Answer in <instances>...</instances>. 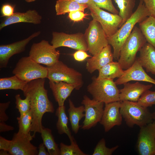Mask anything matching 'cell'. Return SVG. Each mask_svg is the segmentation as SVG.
Here are the masks:
<instances>
[{
  "label": "cell",
  "instance_id": "4",
  "mask_svg": "<svg viewBox=\"0 0 155 155\" xmlns=\"http://www.w3.org/2000/svg\"><path fill=\"white\" fill-rule=\"evenodd\" d=\"M87 87L88 92L93 99L105 104L120 101V90L113 80L98 79L95 76Z\"/></svg>",
  "mask_w": 155,
  "mask_h": 155
},
{
  "label": "cell",
  "instance_id": "34",
  "mask_svg": "<svg viewBox=\"0 0 155 155\" xmlns=\"http://www.w3.org/2000/svg\"><path fill=\"white\" fill-rule=\"evenodd\" d=\"M117 145L113 147L109 148L106 147L105 140L102 138L96 146L92 155H111L118 148Z\"/></svg>",
  "mask_w": 155,
  "mask_h": 155
},
{
  "label": "cell",
  "instance_id": "19",
  "mask_svg": "<svg viewBox=\"0 0 155 155\" xmlns=\"http://www.w3.org/2000/svg\"><path fill=\"white\" fill-rule=\"evenodd\" d=\"M124 84L123 88L120 90L119 100L121 102H137L142 94L153 86L152 84L144 85L137 82L134 83L128 82Z\"/></svg>",
  "mask_w": 155,
  "mask_h": 155
},
{
  "label": "cell",
  "instance_id": "13",
  "mask_svg": "<svg viewBox=\"0 0 155 155\" xmlns=\"http://www.w3.org/2000/svg\"><path fill=\"white\" fill-rule=\"evenodd\" d=\"M137 148L140 155H155V121L140 127Z\"/></svg>",
  "mask_w": 155,
  "mask_h": 155
},
{
  "label": "cell",
  "instance_id": "47",
  "mask_svg": "<svg viewBox=\"0 0 155 155\" xmlns=\"http://www.w3.org/2000/svg\"><path fill=\"white\" fill-rule=\"evenodd\" d=\"M26 2L28 3H31L34 2L36 0H24Z\"/></svg>",
  "mask_w": 155,
  "mask_h": 155
},
{
  "label": "cell",
  "instance_id": "44",
  "mask_svg": "<svg viewBox=\"0 0 155 155\" xmlns=\"http://www.w3.org/2000/svg\"><path fill=\"white\" fill-rule=\"evenodd\" d=\"M45 146L43 143H41L38 146V155H49L48 152L45 149Z\"/></svg>",
  "mask_w": 155,
  "mask_h": 155
},
{
  "label": "cell",
  "instance_id": "29",
  "mask_svg": "<svg viewBox=\"0 0 155 155\" xmlns=\"http://www.w3.org/2000/svg\"><path fill=\"white\" fill-rule=\"evenodd\" d=\"M28 82L23 80L16 75L0 79V90H24Z\"/></svg>",
  "mask_w": 155,
  "mask_h": 155
},
{
  "label": "cell",
  "instance_id": "16",
  "mask_svg": "<svg viewBox=\"0 0 155 155\" xmlns=\"http://www.w3.org/2000/svg\"><path fill=\"white\" fill-rule=\"evenodd\" d=\"M121 102L119 101L105 104L102 115L100 122L105 132L115 126L122 124V117L120 112Z\"/></svg>",
  "mask_w": 155,
  "mask_h": 155
},
{
  "label": "cell",
  "instance_id": "1",
  "mask_svg": "<svg viewBox=\"0 0 155 155\" xmlns=\"http://www.w3.org/2000/svg\"><path fill=\"white\" fill-rule=\"evenodd\" d=\"M45 78L38 79L28 82L22 91L24 94H28L30 98V111L33 120L31 131L34 134L40 133L44 127L42 119L46 113H53L55 109L49 99L48 91L44 88Z\"/></svg>",
  "mask_w": 155,
  "mask_h": 155
},
{
  "label": "cell",
  "instance_id": "2",
  "mask_svg": "<svg viewBox=\"0 0 155 155\" xmlns=\"http://www.w3.org/2000/svg\"><path fill=\"white\" fill-rule=\"evenodd\" d=\"M150 14L145 7L142 0H140L139 5L131 16L119 28L116 33L107 37L109 44L113 49L114 58L118 60L122 47L135 25L139 23Z\"/></svg>",
  "mask_w": 155,
  "mask_h": 155
},
{
  "label": "cell",
  "instance_id": "20",
  "mask_svg": "<svg viewBox=\"0 0 155 155\" xmlns=\"http://www.w3.org/2000/svg\"><path fill=\"white\" fill-rule=\"evenodd\" d=\"M113 58L111 46L108 44L99 53L86 60V69L88 72L92 73L113 61Z\"/></svg>",
  "mask_w": 155,
  "mask_h": 155
},
{
  "label": "cell",
  "instance_id": "38",
  "mask_svg": "<svg viewBox=\"0 0 155 155\" xmlns=\"http://www.w3.org/2000/svg\"><path fill=\"white\" fill-rule=\"evenodd\" d=\"M15 6L7 3L3 4L1 7V17H9L14 13Z\"/></svg>",
  "mask_w": 155,
  "mask_h": 155
},
{
  "label": "cell",
  "instance_id": "8",
  "mask_svg": "<svg viewBox=\"0 0 155 155\" xmlns=\"http://www.w3.org/2000/svg\"><path fill=\"white\" fill-rule=\"evenodd\" d=\"M88 5L93 19L100 24L107 37L115 34L122 25V19L118 14L103 10L91 0Z\"/></svg>",
  "mask_w": 155,
  "mask_h": 155
},
{
  "label": "cell",
  "instance_id": "30",
  "mask_svg": "<svg viewBox=\"0 0 155 155\" xmlns=\"http://www.w3.org/2000/svg\"><path fill=\"white\" fill-rule=\"evenodd\" d=\"M119 9L118 15L122 18L123 24L132 15L135 0H114Z\"/></svg>",
  "mask_w": 155,
  "mask_h": 155
},
{
  "label": "cell",
  "instance_id": "18",
  "mask_svg": "<svg viewBox=\"0 0 155 155\" xmlns=\"http://www.w3.org/2000/svg\"><path fill=\"white\" fill-rule=\"evenodd\" d=\"M42 17L35 10L29 9L24 12H16L6 17L0 24V30L8 26L17 23L24 22L38 24L41 22Z\"/></svg>",
  "mask_w": 155,
  "mask_h": 155
},
{
  "label": "cell",
  "instance_id": "22",
  "mask_svg": "<svg viewBox=\"0 0 155 155\" xmlns=\"http://www.w3.org/2000/svg\"><path fill=\"white\" fill-rule=\"evenodd\" d=\"M49 84L59 106L64 105L65 101L75 89L73 85L63 82H54L49 81Z\"/></svg>",
  "mask_w": 155,
  "mask_h": 155
},
{
  "label": "cell",
  "instance_id": "32",
  "mask_svg": "<svg viewBox=\"0 0 155 155\" xmlns=\"http://www.w3.org/2000/svg\"><path fill=\"white\" fill-rule=\"evenodd\" d=\"M70 144H60V155H87L80 148L74 139L70 141Z\"/></svg>",
  "mask_w": 155,
  "mask_h": 155
},
{
  "label": "cell",
  "instance_id": "24",
  "mask_svg": "<svg viewBox=\"0 0 155 155\" xmlns=\"http://www.w3.org/2000/svg\"><path fill=\"white\" fill-rule=\"evenodd\" d=\"M147 42L155 49V17L150 16L139 23Z\"/></svg>",
  "mask_w": 155,
  "mask_h": 155
},
{
  "label": "cell",
  "instance_id": "27",
  "mask_svg": "<svg viewBox=\"0 0 155 155\" xmlns=\"http://www.w3.org/2000/svg\"><path fill=\"white\" fill-rule=\"evenodd\" d=\"M55 115L58 117L56 127L58 133L60 134H66L70 141L74 139L68 126V119L65 112V106H59L56 111Z\"/></svg>",
  "mask_w": 155,
  "mask_h": 155
},
{
  "label": "cell",
  "instance_id": "31",
  "mask_svg": "<svg viewBox=\"0 0 155 155\" xmlns=\"http://www.w3.org/2000/svg\"><path fill=\"white\" fill-rule=\"evenodd\" d=\"M19 125L18 133L28 134L30 133L32 127L33 117L30 110L17 118Z\"/></svg>",
  "mask_w": 155,
  "mask_h": 155
},
{
  "label": "cell",
  "instance_id": "21",
  "mask_svg": "<svg viewBox=\"0 0 155 155\" xmlns=\"http://www.w3.org/2000/svg\"><path fill=\"white\" fill-rule=\"evenodd\" d=\"M139 52L137 58L140 64L147 72L155 75V49L146 42Z\"/></svg>",
  "mask_w": 155,
  "mask_h": 155
},
{
  "label": "cell",
  "instance_id": "10",
  "mask_svg": "<svg viewBox=\"0 0 155 155\" xmlns=\"http://www.w3.org/2000/svg\"><path fill=\"white\" fill-rule=\"evenodd\" d=\"M60 55L59 51L57 50L48 41L42 40L32 44L29 56L37 63L48 67L58 61Z\"/></svg>",
  "mask_w": 155,
  "mask_h": 155
},
{
  "label": "cell",
  "instance_id": "5",
  "mask_svg": "<svg viewBox=\"0 0 155 155\" xmlns=\"http://www.w3.org/2000/svg\"><path fill=\"white\" fill-rule=\"evenodd\" d=\"M120 112L126 124L130 127L136 125L141 127L153 122L152 113L137 102L122 101Z\"/></svg>",
  "mask_w": 155,
  "mask_h": 155
},
{
  "label": "cell",
  "instance_id": "7",
  "mask_svg": "<svg viewBox=\"0 0 155 155\" xmlns=\"http://www.w3.org/2000/svg\"><path fill=\"white\" fill-rule=\"evenodd\" d=\"M12 73L24 81L28 82L34 80L47 78L46 67L37 63L29 56L20 59Z\"/></svg>",
  "mask_w": 155,
  "mask_h": 155
},
{
  "label": "cell",
  "instance_id": "25",
  "mask_svg": "<svg viewBox=\"0 0 155 155\" xmlns=\"http://www.w3.org/2000/svg\"><path fill=\"white\" fill-rule=\"evenodd\" d=\"M69 108L68 110L71 129L74 133H77L80 126V121L85 117V108L83 105L76 107L70 99L69 100Z\"/></svg>",
  "mask_w": 155,
  "mask_h": 155
},
{
  "label": "cell",
  "instance_id": "37",
  "mask_svg": "<svg viewBox=\"0 0 155 155\" xmlns=\"http://www.w3.org/2000/svg\"><path fill=\"white\" fill-rule=\"evenodd\" d=\"M87 15L88 14L84 13V11L76 10L69 13L68 17L74 22H78L82 21Z\"/></svg>",
  "mask_w": 155,
  "mask_h": 155
},
{
  "label": "cell",
  "instance_id": "28",
  "mask_svg": "<svg viewBox=\"0 0 155 155\" xmlns=\"http://www.w3.org/2000/svg\"><path fill=\"white\" fill-rule=\"evenodd\" d=\"M40 133L43 143L49 155H60V148L55 141L51 130L44 127Z\"/></svg>",
  "mask_w": 155,
  "mask_h": 155
},
{
  "label": "cell",
  "instance_id": "26",
  "mask_svg": "<svg viewBox=\"0 0 155 155\" xmlns=\"http://www.w3.org/2000/svg\"><path fill=\"white\" fill-rule=\"evenodd\" d=\"M98 70V78L113 80L120 77L124 71L118 62L113 61L109 63Z\"/></svg>",
  "mask_w": 155,
  "mask_h": 155
},
{
  "label": "cell",
  "instance_id": "17",
  "mask_svg": "<svg viewBox=\"0 0 155 155\" xmlns=\"http://www.w3.org/2000/svg\"><path fill=\"white\" fill-rule=\"evenodd\" d=\"M131 81H143L155 85V80L146 73L137 58L131 66L124 70L122 75L115 82L117 85H120Z\"/></svg>",
  "mask_w": 155,
  "mask_h": 155
},
{
  "label": "cell",
  "instance_id": "14",
  "mask_svg": "<svg viewBox=\"0 0 155 155\" xmlns=\"http://www.w3.org/2000/svg\"><path fill=\"white\" fill-rule=\"evenodd\" d=\"M35 135H31L30 133L28 134L18 132L14 133L8 150L10 155H38L37 148L31 143Z\"/></svg>",
  "mask_w": 155,
  "mask_h": 155
},
{
  "label": "cell",
  "instance_id": "41",
  "mask_svg": "<svg viewBox=\"0 0 155 155\" xmlns=\"http://www.w3.org/2000/svg\"><path fill=\"white\" fill-rule=\"evenodd\" d=\"M150 16L155 17V0H142Z\"/></svg>",
  "mask_w": 155,
  "mask_h": 155
},
{
  "label": "cell",
  "instance_id": "46",
  "mask_svg": "<svg viewBox=\"0 0 155 155\" xmlns=\"http://www.w3.org/2000/svg\"><path fill=\"white\" fill-rule=\"evenodd\" d=\"M0 151V155H10L8 152L7 150H1Z\"/></svg>",
  "mask_w": 155,
  "mask_h": 155
},
{
  "label": "cell",
  "instance_id": "6",
  "mask_svg": "<svg viewBox=\"0 0 155 155\" xmlns=\"http://www.w3.org/2000/svg\"><path fill=\"white\" fill-rule=\"evenodd\" d=\"M46 67V78L49 81L65 82L73 86L75 89L77 90L82 86L84 82L82 74L69 67L62 61L59 60L53 65Z\"/></svg>",
  "mask_w": 155,
  "mask_h": 155
},
{
  "label": "cell",
  "instance_id": "43",
  "mask_svg": "<svg viewBox=\"0 0 155 155\" xmlns=\"http://www.w3.org/2000/svg\"><path fill=\"white\" fill-rule=\"evenodd\" d=\"M14 129L13 127L7 125L5 122H0V132L11 131Z\"/></svg>",
  "mask_w": 155,
  "mask_h": 155
},
{
  "label": "cell",
  "instance_id": "36",
  "mask_svg": "<svg viewBox=\"0 0 155 155\" xmlns=\"http://www.w3.org/2000/svg\"><path fill=\"white\" fill-rule=\"evenodd\" d=\"M98 7L108 10L112 13L119 14V12L114 5L112 0H91Z\"/></svg>",
  "mask_w": 155,
  "mask_h": 155
},
{
  "label": "cell",
  "instance_id": "33",
  "mask_svg": "<svg viewBox=\"0 0 155 155\" xmlns=\"http://www.w3.org/2000/svg\"><path fill=\"white\" fill-rule=\"evenodd\" d=\"M25 98H21L20 95L17 94L15 96L16 108L18 110L20 115H22L30 110V103L29 95L24 94Z\"/></svg>",
  "mask_w": 155,
  "mask_h": 155
},
{
  "label": "cell",
  "instance_id": "35",
  "mask_svg": "<svg viewBox=\"0 0 155 155\" xmlns=\"http://www.w3.org/2000/svg\"><path fill=\"white\" fill-rule=\"evenodd\" d=\"M140 105L147 108L155 104V91L148 90L144 93L137 102Z\"/></svg>",
  "mask_w": 155,
  "mask_h": 155
},
{
  "label": "cell",
  "instance_id": "40",
  "mask_svg": "<svg viewBox=\"0 0 155 155\" xmlns=\"http://www.w3.org/2000/svg\"><path fill=\"white\" fill-rule=\"evenodd\" d=\"M74 59L76 61L81 62L84 61L91 56L86 51L82 50H77L73 54Z\"/></svg>",
  "mask_w": 155,
  "mask_h": 155
},
{
  "label": "cell",
  "instance_id": "23",
  "mask_svg": "<svg viewBox=\"0 0 155 155\" xmlns=\"http://www.w3.org/2000/svg\"><path fill=\"white\" fill-rule=\"evenodd\" d=\"M88 7V4L80 3L71 0H57L55 6L56 14L58 16L76 10L84 11Z\"/></svg>",
  "mask_w": 155,
  "mask_h": 155
},
{
  "label": "cell",
  "instance_id": "39",
  "mask_svg": "<svg viewBox=\"0 0 155 155\" xmlns=\"http://www.w3.org/2000/svg\"><path fill=\"white\" fill-rule=\"evenodd\" d=\"M10 103V101L0 103V122H5L8 120L9 117L5 112Z\"/></svg>",
  "mask_w": 155,
  "mask_h": 155
},
{
  "label": "cell",
  "instance_id": "11",
  "mask_svg": "<svg viewBox=\"0 0 155 155\" xmlns=\"http://www.w3.org/2000/svg\"><path fill=\"white\" fill-rule=\"evenodd\" d=\"M52 35L51 43L56 49L64 46L77 50L88 51L87 44L84 34L82 33L69 34L63 32H54Z\"/></svg>",
  "mask_w": 155,
  "mask_h": 155
},
{
  "label": "cell",
  "instance_id": "15",
  "mask_svg": "<svg viewBox=\"0 0 155 155\" xmlns=\"http://www.w3.org/2000/svg\"><path fill=\"white\" fill-rule=\"evenodd\" d=\"M40 31L32 34L28 37L10 44L0 46V67H7L10 58L13 55L23 52L26 45L33 39L38 36Z\"/></svg>",
  "mask_w": 155,
  "mask_h": 155
},
{
  "label": "cell",
  "instance_id": "45",
  "mask_svg": "<svg viewBox=\"0 0 155 155\" xmlns=\"http://www.w3.org/2000/svg\"><path fill=\"white\" fill-rule=\"evenodd\" d=\"M76 1L79 3L88 4L91 0H71Z\"/></svg>",
  "mask_w": 155,
  "mask_h": 155
},
{
  "label": "cell",
  "instance_id": "42",
  "mask_svg": "<svg viewBox=\"0 0 155 155\" xmlns=\"http://www.w3.org/2000/svg\"><path fill=\"white\" fill-rule=\"evenodd\" d=\"M11 142V140H7L1 136H0V150H7L8 151Z\"/></svg>",
  "mask_w": 155,
  "mask_h": 155
},
{
  "label": "cell",
  "instance_id": "12",
  "mask_svg": "<svg viewBox=\"0 0 155 155\" xmlns=\"http://www.w3.org/2000/svg\"><path fill=\"white\" fill-rule=\"evenodd\" d=\"M81 104L85 108V118L82 129H89L101 121L104 110V102L91 99L84 95Z\"/></svg>",
  "mask_w": 155,
  "mask_h": 155
},
{
  "label": "cell",
  "instance_id": "9",
  "mask_svg": "<svg viewBox=\"0 0 155 155\" xmlns=\"http://www.w3.org/2000/svg\"><path fill=\"white\" fill-rule=\"evenodd\" d=\"M88 51L93 55L99 53L109 44L107 37L100 24L93 19L84 34Z\"/></svg>",
  "mask_w": 155,
  "mask_h": 155
},
{
  "label": "cell",
  "instance_id": "3",
  "mask_svg": "<svg viewBox=\"0 0 155 155\" xmlns=\"http://www.w3.org/2000/svg\"><path fill=\"white\" fill-rule=\"evenodd\" d=\"M147 42L139 28L135 26L121 49L118 62L123 69L126 70L133 64L137 53Z\"/></svg>",
  "mask_w": 155,
  "mask_h": 155
}]
</instances>
